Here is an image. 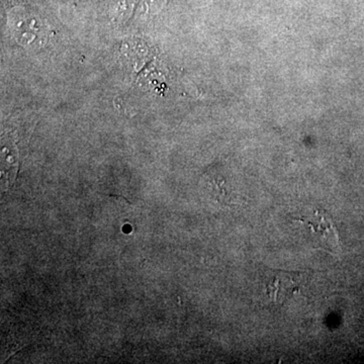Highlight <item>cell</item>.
<instances>
[{"label":"cell","instance_id":"obj_1","mask_svg":"<svg viewBox=\"0 0 364 364\" xmlns=\"http://www.w3.org/2000/svg\"><path fill=\"white\" fill-rule=\"evenodd\" d=\"M306 273L286 270L265 269L260 279V287L265 298L273 304L284 303L305 289Z\"/></svg>","mask_w":364,"mask_h":364}]
</instances>
